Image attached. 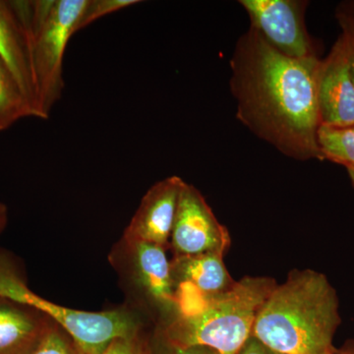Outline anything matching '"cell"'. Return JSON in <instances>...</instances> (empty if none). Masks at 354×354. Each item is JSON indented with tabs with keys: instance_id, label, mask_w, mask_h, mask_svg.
Returning a JSON list of instances; mask_svg holds the SVG:
<instances>
[{
	"instance_id": "obj_2",
	"label": "cell",
	"mask_w": 354,
	"mask_h": 354,
	"mask_svg": "<svg viewBox=\"0 0 354 354\" xmlns=\"http://www.w3.org/2000/svg\"><path fill=\"white\" fill-rule=\"evenodd\" d=\"M341 324L339 297L327 276L297 270L262 305L252 335L279 354H335Z\"/></svg>"
},
{
	"instance_id": "obj_1",
	"label": "cell",
	"mask_w": 354,
	"mask_h": 354,
	"mask_svg": "<svg viewBox=\"0 0 354 354\" xmlns=\"http://www.w3.org/2000/svg\"><path fill=\"white\" fill-rule=\"evenodd\" d=\"M320 62L285 57L251 26L237 39L230 62L237 120L279 153L301 162L323 160L317 138Z\"/></svg>"
},
{
	"instance_id": "obj_14",
	"label": "cell",
	"mask_w": 354,
	"mask_h": 354,
	"mask_svg": "<svg viewBox=\"0 0 354 354\" xmlns=\"http://www.w3.org/2000/svg\"><path fill=\"white\" fill-rule=\"evenodd\" d=\"M32 118V111L10 70L0 58V132Z\"/></svg>"
},
{
	"instance_id": "obj_5",
	"label": "cell",
	"mask_w": 354,
	"mask_h": 354,
	"mask_svg": "<svg viewBox=\"0 0 354 354\" xmlns=\"http://www.w3.org/2000/svg\"><path fill=\"white\" fill-rule=\"evenodd\" d=\"M0 297L38 310L64 328L85 354H102L115 339L141 335V320L128 305L109 311L88 312L53 304L30 290L3 256H0Z\"/></svg>"
},
{
	"instance_id": "obj_25",
	"label": "cell",
	"mask_w": 354,
	"mask_h": 354,
	"mask_svg": "<svg viewBox=\"0 0 354 354\" xmlns=\"http://www.w3.org/2000/svg\"><path fill=\"white\" fill-rule=\"evenodd\" d=\"M346 169L348 171L349 179H351L354 189V165H349V167H346Z\"/></svg>"
},
{
	"instance_id": "obj_15",
	"label": "cell",
	"mask_w": 354,
	"mask_h": 354,
	"mask_svg": "<svg viewBox=\"0 0 354 354\" xmlns=\"http://www.w3.org/2000/svg\"><path fill=\"white\" fill-rule=\"evenodd\" d=\"M317 138L323 160L344 167L354 165V125L344 127L320 125Z\"/></svg>"
},
{
	"instance_id": "obj_21",
	"label": "cell",
	"mask_w": 354,
	"mask_h": 354,
	"mask_svg": "<svg viewBox=\"0 0 354 354\" xmlns=\"http://www.w3.org/2000/svg\"><path fill=\"white\" fill-rule=\"evenodd\" d=\"M160 337V335H158ZM160 341L164 344L167 354H220L214 349L205 348V346H191V348H174L165 344L162 339Z\"/></svg>"
},
{
	"instance_id": "obj_7",
	"label": "cell",
	"mask_w": 354,
	"mask_h": 354,
	"mask_svg": "<svg viewBox=\"0 0 354 354\" xmlns=\"http://www.w3.org/2000/svg\"><path fill=\"white\" fill-rule=\"evenodd\" d=\"M254 28L272 48L285 57H319V44L307 30L306 0H241Z\"/></svg>"
},
{
	"instance_id": "obj_22",
	"label": "cell",
	"mask_w": 354,
	"mask_h": 354,
	"mask_svg": "<svg viewBox=\"0 0 354 354\" xmlns=\"http://www.w3.org/2000/svg\"><path fill=\"white\" fill-rule=\"evenodd\" d=\"M337 9L348 14L354 20V0H346V1L341 2L337 6Z\"/></svg>"
},
{
	"instance_id": "obj_6",
	"label": "cell",
	"mask_w": 354,
	"mask_h": 354,
	"mask_svg": "<svg viewBox=\"0 0 354 354\" xmlns=\"http://www.w3.org/2000/svg\"><path fill=\"white\" fill-rule=\"evenodd\" d=\"M167 250L158 244L122 236L109 256L131 301L128 306L156 312L165 317V322L178 313Z\"/></svg>"
},
{
	"instance_id": "obj_17",
	"label": "cell",
	"mask_w": 354,
	"mask_h": 354,
	"mask_svg": "<svg viewBox=\"0 0 354 354\" xmlns=\"http://www.w3.org/2000/svg\"><path fill=\"white\" fill-rule=\"evenodd\" d=\"M138 3L139 0H88L82 17L79 21L77 32L85 29L88 25L104 16Z\"/></svg>"
},
{
	"instance_id": "obj_12",
	"label": "cell",
	"mask_w": 354,
	"mask_h": 354,
	"mask_svg": "<svg viewBox=\"0 0 354 354\" xmlns=\"http://www.w3.org/2000/svg\"><path fill=\"white\" fill-rule=\"evenodd\" d=\"M0 58L10 70L32 118H39L38 97L32 73L29 37L14 1L0 0Z\"/></svg>"
},
{
	"instance_id": "obj_26",
	"label": "cell",
	"mask_w": 354,
	"mask_h": 354,
	"mask_svg": "<svg viewBox=\"0 0 354 354\" xmlns=\"http://www.w3.org/2000/svg\"><path fill=\"white\" fill-rule=\"evenodd\" d=\"M7 214H8V209H7L6 205L0 202V216L7 215Z\"/></svg>"
},
{
	"instance_id": "obj_4",
	"label": "cell",
	"mask_w": 354,
	"mask_h": 354,
	"mask_svg": "<svg viewBox=\"0 0 354 354\" xmlns=\"http://www.w3.org/2000/svg\"><path fill=\"white\" fill-rule=\"evenodd\" d=\"M88 0H21L19 11L31 50L39 120H48L64 91V60Z\"/></svg>"
},
{
	"instance_id": "obj_11",
	"label": "cell",
	"mask_w": 354,
	"mask_h": 354,
	"mask_svg": "<svg viewBox=\"0 0 354 354\" xmlns=\"http://www.w3.org/2000/svg\"><path fill=\"white\" fill-rule=\"evenodd\" d=\"M184 183L181 177L172 176L153 184L142 198L122 236L169 249Z\"/></svg>"
},
{
	"instance_id": "obj_24",
	"label": "cell",
	"mask_w": 354,
	"mask_h": 354,
	"mask_svg": "<svg viewBox=\"0 0 354 354\" xmlns=\"http://www.w3.org/2000/svg\"><path fill=\"white\" fill-rule=\"evenodd\" d=\"M7 221H8V214L7 215L0 216V234L3 232L6 227Z\"/></svg>"
},
{
	"instance_id": "obj_8",
	"label": "cell",
	"mask_w": 354,
	"mask_h": 354,
	"mask_svg": "<svg viewBox=\"0 0 354 354\" xmlns=\"http://www.w3.org/2000/svg\"><path fill=\"white\" fill-rule=\"evenodd\" d=\"M230 242L227 228L216 218L201 192L184 183L169 239L174 257L209 252L225 254Z\"/></svg>"
},
{
	"instance_id": "obj_23",
	"label": "cell",
	"mask_w": 354,
	"mask_h": 354,
	"mask_svg": "<svg viewBox=\"0 0 354 354\" xmlns=\"http://www.w3.org/2000/svg\"><path fill=\"white\" fill-rule=\"evenodd\" d=\"M335 354H354V341L346 342L341 348H337Z\"/></svg>"
},
{
	"instance_id": "obj_16",
	"label": "cell",
	"mask_w": 354,
	"mask_h": 354,
	"mask_svg": "<svg viewBox=\"0 0 354 354\" xmlns=\"http://www.w3.org/2000/svg\"><path fill=\"white\" fill-rule=\"evenodd\" d=\"M31 354H85L71 335L57 323L50 321Z\"/></svg>"
},
{
	"instance_id": "obj_3",
	"label": "cell",
	"mask_w": 354,
	"mask_h": 354,
	"mask_svg": "<svg viewBox=\"0 0 354 354\" xmlns=\"http://www.w3.org/2000/svg\"><path fill=\"white\" fill-rule=\"evenodd\" d=\"M277 286L268 277H245L230 290L162 324L158 335L174 348L205 346L220 354H239L252 335L258 312Z\"/></svg>"
},
{
	"instance_id": "obj_9",
	"label": "cell",
	"mask_w": 354,
	"mask_h": 354,
	"mask_svg": "<svg viewBox=\"0 0 354 354\" xmlns=\"http://www.w3.org/2000/svg\"><path fill=\"white\" fill-rule=\"evenodd\" d=\"M321 125H354V86L344 35L335 39L327 57L321 58L317 77Z\"/></svg>"
},
{
	"instance_id": "obj_20",
	"label": "cell",
	"mask_w": 354,
	"mask_h": 354,
	"mask_svg": "<svg viewBox=\"0 0 354 354\" xmlns=\"http://www.w3.org/2000/svg\"><path fill=\"white\" fill-rule=\"evenodd\" d=\"M239 354H279L264 346L256 337L251 335Z\"/></svg>"
},
{
	"instance_id": "obj_10",
	"label": "cell",
	"mask_w": 354,
	"mask_h": 354,
	"mask_svg": "<svg viewBox=\"0 0 354 354\" xmlns=\"http://www.w3.org/2000/svg\"><path fill=\"white\" fill-rule=\"evenodd\" d=\"M223 256L209 252L172 258L171 272L179 313L189 311L235 285L236 281L227 271Z\"/></svg>"
},
{
	"instance_id": "obj_19",
	"label": "cell",
	"mask_w": 354,
	"mask_h": 354,
	"mask_svg": "<svg viewBox=\"0 0 354 354\" xmlns=\"http://www.w3.org/2000/svg\"><path fill=\"white\" fill-rule=\"evenodd\" d=\"M102 354H148V351L140 335L130 339H115Z\"/></svg>"
},
{
	"instance_id": "obj_13",
	"label": "cell",
	"mask_w": 354,
	"mask_h": 354,
	"mask_svg": "<svg viewBox=\"0 0 354 354\" xmlns=\"http://www.w3.org/2000/svg\"><path fill=\"white\" fill-rule=\"evenodd\" d=\"M50 321L38 310L0 297V354H31Z\"/></svg>"
},
{
	"instance_id": "obj_18",
	"label": "cell",
	"mask_w": 354,
	"mask_h": 354,
	"mask_svg": "<svg viewBox=\"0 0 354 354\" xmlns=\"http://www.w3.org/2000/svg\"><path fill=\"white\" fill-rule=\"evenodd\" d=\"M335 19L341 27V32L346 38L348 46L349 66H351V77L354 86V20L348 14L335 9Z\"/></svg>"
}]
</instances>
